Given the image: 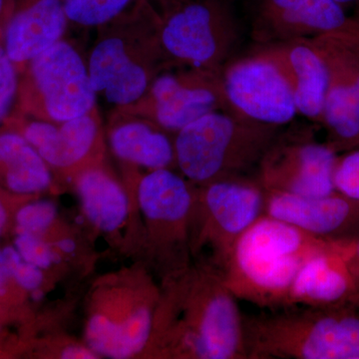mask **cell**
Instances as JSON below:
<instances>
[{"instance_id":"1","label":"cell","mask_w":359,"mask_h":359,"mask_svg":"<svg viewBox=\"0 0 359 359\" xmlns=\"http://www.w3.org/2000/svg\"><path fill=\"white\" fill-rule=\"evenodd\" d=\"M156 314L160 353L174 358L248 359L244 314L211 264L174 273Z\"/></svg>"},{"instance_id":"2","label":"cell","mask_w":359,"mask_h":359,"mask_svg":"<svg viewBox=\"0 0 359 359\" xmlns=\"http://www.w3.org/2000/svg\"><path fill=\"white\" fill-rule=\"evenodd\" d=\"M340 243L264 214L238 241L221 275L238 299L269 311L285 309L302 266Z\"/></svg>"},{"instance_id":"3","label":"cell","mask_w":359,"mask_h":359,"mask_svg":"<svg viewBox=\"0 0 359 359\" xmlns=\"http://www.w3.org/2000/svg\"><path fill=\"white\" fill-rule=\"evenodd\" d=\"M248 359H359V306H292L245 316Z\"/></svg>"},{"instance_id":"4","label":"cell","mask_w":359,"mask_h":359,"mask_svg":"<svg viewBox=\"0 0 359 359\" xmlns=\"http://www.w3.org/2000/svg\"><path fill=\"white\" fill-rule=\"evenodd\" d=\"M280 133V127L250 121L229 111H214L176 134V165L195 185L248 175L257 171Z\"/></svg>"},{"instance_id":"5","label":"cell","mask_w":359,"mask_h":359,"mask_svg":"<svg viewBox=\"0 0 359 359\" xmlns=\"http://www.w3.org/2000/svg\"><path fill=\"white\" fill-rule=\"evenodd\" d=\"M195 189L192 221L194 252L209 254V262L224 271L241 237L264 214L266 190L250 175L226 177Z\"/></svg>"},{"instance_id":"6","label":"cell","mask_w":359,"mask_h":359,"mask_svg":"<svg viewBox=\"0 0 359 359\" xmlns=\"http://www.w3.org/2000/svg\"><path fill=\"white\" fill-rule=\"evenodd\" d=\"M240 34L224 0H166L159 44L174 60L221 72L231 60Z\"/></svg>"},{"instance_id":"7","label":"cell","mask_w":359,"mask_h":359,"mask_svg":"<svg viewBox=\"0 0 359 359\" xmlns=\"http://www.w3.org/2000/svg\"><path fill=\"white\" fill-rule=\"evenodd\" d=\"M221 82L226 110L240 117L282 128L297 115L289 79L259 45L249 55L231 58L221 71Z\"/></svg>"},{"instance_id":"8","label":"cell","mask_w":359,"mask_h":359,"mask_svg":"<svg viewBox=\"0 0 359 359\" xmlns=\"http://www.w3.org/2000/svg\"><path fill=\"white\" fill-rule=\"evenodd\" d=\"M327 61L330 85L320 124L337 153L359 147V25L314 37Z\"/></svg>"},{"instance_id":"9","label":"cell","mask_w":359,"mask_h":359,"mask_svg":"<svg viewBox=\"0 0 359 359\" xmlns=\"http://www.w3.org/2000/svg\"><path fill=\"white\" fill-rule=\"evenodd\" d=\"M337 157L330 144L311 133H280L259 162L256 178L266 190L321 197L335 191Z\"/></svg>"},{"instance_id":"10","label":"cell","mask_w":359,"mask_h":359,"mask_svg":"<svg viewBox=\"0 0 359 359\" xmlns=\"http://www.w3.org/2000/svg\"><path fill=\"white\" fill-rule=\"evenodd\" d=\"M195 189L171 169L153 170L142 178L138 202L152 226L161 259L177 261L187 256L192 226Z\"/></svg>"},{"instance_id":"11","label":"cell","mask_w":359,"mask_h":359,"mask_svg":"<svg viewBox=\"0 0 359 359\" xmlns=\"http://www.w3.org/2000/svg\"><path fill=\"white\" fill-rule=\"evenodd\" d=\"M250 36L257 45L314 39L359 25L334 0H254Z\"/></svg>"},{"instance_id":"12","label":"cell","mask_w":359,"mask_h":359,"mask_svg":"<svg viewBox=\"0 0 359 359\" xmlns=\"http://www.w3.org/2000/svg\"><path fill=\"white\" fill-rule=\"evenodd\" d=\"M32 73L45 110L54 121L74 119L93 109L96 92L88 67L70 44L60 40L33 59Z\"/></svg>"},{"instance_id":"13","label":"cell","mask_w":359,"mask_h":359,"mask_svg":"<svg viewBox=\"0 0 359 359\" xmlns=\"http://www.w3.org/2000/svg\"><path fill=\"white\" fill-rule=\"evenodd\" d=\"M150 111L156 124L178 133L208 113L226 110L221 72L197 69L186 74L159 75L150 90Z\"/></svg>"},{"instance_id":"14","label":"cell","mask_w":359,"mask_h":359,"mask_svg":"<svg viewBox=\"0 0 359 359\" xmlns=\"http://www.w3.org/2000/svg\"><path fill=\"white\" fill-rule=\"evenodd\" d=\"M264 190L266 216L334 242H349L359 233V202L337 191L321 197H304Z\"/></svg>"},{"instance_id":"15","label":"cell","mask_w":359,"mask_h":359,"mask_svg":"<svg viewBox=\"0 0 359 359\" xmlns=\"http://www.w3.org/2000/svg\"><path fill=\"white\" fill-rule=\"evenodd\" d=\"M278 61L294 92L297 114L321 123L330 72L327 61L313 39L259 45Z\"/></svg>"},{"instance_id":"16","label":"cell","mask_w":359,"mask_h":359,"mask_svg":"<svg viewBox=\"0 0 359 359\" xmlns=\"http://www.w3.org/2000/svg\"><path fill=\"white\" fill-rule=\"evenodd\" d=\"M348 244L349 242L340 243L306 262L290 287L287 308L354 304L355 283L346 263Z\"/></svg>"},{"instance_id":"17","label":"cell","mask_w":359,"mask_h":359,"mask_svg":"<svg viewBox=\"0 0 359 359\" xmlns=\"http://www.w3.org/2000/svg\"><path fill=\"white\" fill-rule=\"evenodd\" d=\"M156 292L149 294L136 309L119 318L105 313H95L87 323L86 341L97 355L129 358L140 353L154 334Z\"/></svg>"},{"instance_id":"18","label":"cell","mask_w":359,"mask_h":359,"mask_svg":"<svg viewBox=\"0 0 359 359\" xmlns=\"http://www.w3.org/2000/svg\"><path fill=\"white\" fill-rule=\"evenodd\" d=\"M90 81L96 93L110 103L129 105L139 100L149 87V74L130 57L121 39L110 37L96 45L90 56Z\"/></svg>"},{"instance_id":"19","label":"cell","mask_w":359,"mask_h":359,"mask_svg":"<svg viewBox=\"0 0 359 359\" xmlns=\"http://www.w3.org/2000/svg\"><path fill=\"white\" fill-rule=\"evenodd\" d=\"M67 20L63 0H35L7 26V55L13 63L33 60L60 41Z\"/></svg>"},{"instance_id":"20","label":"cell","mask_w":359,"mask_h":359,"mask_svg":"<svg viewBox=\"0 0 359 359\" xmlns=\"http://www.w3.org/2000/svg\"><path fill=\"white\" fill-rule=\"evenodd\" d=\"M60 123L57 126L48 122H32L23 136L47 164L67 168L88 154L95 143L98 126L90 113Z\"/></svg>"},{"instance_id":"21","label":"cell","mask_w":359,"mask_h":359,"mask_svg":"<svg viewBox=\"0 0 359 359\" xmlns=\"http://www.w3.org/2000/svg\"><path fill=\"white\" fill-rule=\"evenodd\" d=\"M78 195L90 223L105 233L121 228L129 212L122 187L102 170L82 172L76 182Z\"/></svg>"},{"instance_id":"22","label":"cell","mask_w":359,"mask_h":359,"mask_svg":"<svg viewBox=\"0 0 359 359\" xmlns=\"http://www.w3.org/2000/svg\"><path fill=\"white\" fill-rule=\"evenodd\" d=\"M160 127L130 122L113 130L111 147L120 159L151 170L170 169L176 164L174 142Z\"/></svg>"},{"instance_id":"23","label":"cell","mask_w":359,"mask_h":359,"mask_svg":"<svg viewBox=\"0 0 359 359\" xmlns=\"http://www.w3.org/2000/svg\"><path fill=\"white\" fill-rule=\"evenodd\" d=\"M0 165L6 169V185L14 193H39L50 186L47 163L20 134L0 135Z\"/></svg>"},{"instance_id":"24","label":"cell","mask_w":359,"mask_h":359,"mask_svg":"<svg viewBox=\"0 0 359 359\" xmlns=\"http://www.w3.org/2000/svg\"><path fill=\"white\" fill-rule=\"evenodd\" d=\"M132 0H63L68 20L84 26L107 23L126 8Z\"/></svg>"},{"instance_id":"25","label":"cell","mask_w":359,"mask_h":359,"mask_svg":"<svg viewBox=\"0 0 359 359\" xmlns=\"http://www.w3.org/2000/svg\"><path fill=\"white\" fill-rule=\"evenodd\" d=\"M57 216V208L50 201H35L21 207L16 214L18 231L41 236Z\"/></svg>"},{"instance_id":"26","label":"cell","mask_w":359,"mask_h":359,"mask_svg":"<svg viewBox=\"0 0 359 359\" xmlns=\"http://www.w3.org/2000/svg\"><path fill=\"white\" fill-rule=\"evenodd\" d=\"M337 192L359 202V147L339 155L334 172Z\"/></svg>"},{"instance_id":"27","label":"cell","mask_w":359,"mask_h":359,"mask_svg":"<svg viewBox=\"0 0 359 359\" xmlns=\"http://www.w3.org/2000/svg\"><path fill=\"white\" fill-rule=\"evenodd\" d=\"M14 248L25 261L41 269L50 268L59 259L58 255L42 240L41 236L18 231Z\"/></svg>"},{"instance_id":"28","label":"cell","mask_w":359,"mask_h":359,"mask_svg":"<svg viewBox=\"0 0 359 359\" xmlns=\"http://www.w3.org/2000/svg\"><path fill=\"white\" fill-rule=\"evenodd\" d=\"M2 252L11 278H13L20 287L33 292L41 287L43 269L25 261L14 247L4 248Z\"/></svg>"},{"instance_id":"29","label":"cell","mask_w":359,"mask_h":359,"mask_svg":"<svg viewBox=\"0 0 359 359\" xmlns=\"http://www.w3.org/2000/svg\"><path fill=\"white\" fill-rule=\"evenodd\" d=\"M18 90L14 63L0 45V122L6 117Z\"/></svg>"},{"instance_id":"30","label":"cell","mask_w":359,"mask_h":359,"mask_svg":"<svg viewBox=\"0 0 359 359\" xmlns=\"http://www.w3.org/2000/svg\"><path fill=\"white\" fill-rule=\"evenodd\" d=\"M346 263L355 283L356 299L354 304L359 306V233L349 242L346 250Z\"/></svg>"},{"instance_id":"31","label":"cell","mask_w":359,"mask_h":359,"mask_svg":"<svg viewBox=\"0 0 359 359\" xmlns=\"http://www.w3.org/2000/svg\"><path fill=\"white\" fill-rule=\"evenodd\" d=\"M61 358L67 359L96 358L97 354L90 347L71 346L66 347L61 353Z\"/></svg>"},{"instance_id":"32","label":"cell","mask_w":359,"mask_h":359,"mask_svg":"<svg viewBox=\"0 0 359 359\" xmlns=\"http://www.w3.org/2000/svg\"><path fill=\"white\" fill-rule=\"evenodd\" d=\"M9 278H11V276H9L8 269H7L6 261H4V252H2V250H0V295L6 292Z\"/></svg>"},{"instance_id":"33","label":"cell","mask_w":359,"mask_h":359,"mask_svg":"<svg viewBox=\"0 0 359 359\" xmlns=\"http://www.w3.org/2000/svg\"><path fill=\"white\" fill-rule=\"evenodd\" d=\"M56 247L65 254H71L76 250V244L72 238H61L56 243Z\"/></svg>"},{"instance_id":"34","label":"cell","mask_w":359,"mask_h":359,"mask_svg":"<svg viewBox=\"0 0 359 359\" xmlns=\"http://www.w3.org/2000/svg\"><path fill=\"white\" fill-rule=\"evenodd\" d=\"M7 222V212L6 208H4V204H2L1 201H0V235H1L2 231L4 230V226H6Z\"/></svg>"},{"instance_id":"35","label":"cell","mask_w":359,"mask_h":359,"mask_svg":"<svg viewBox=\"0 0 359 359\" xmlns=\"http://www.w3.org/2000/svg\"><path fill=\"white\" fill-rule=\"evenodd\" d=\"M32 297L34 301H40V299H42V297H43V292L39 289L33 290V292H32Z\"/></svg>"},{"instance_id":"36","label":"cell","mask_w":359,"mask_h":359,"mask_svg":"<svg viewBox=\"0 0 359 359\" xmlns=\"http://www.w3.org/2000/svg\"><path fill=\"white\" fill-rule=\"evenodd\" d=\"M337 4H339L340 6H351V4H359V0H334Z\"/></svg>"},{"instance_id":"37","label":"cell","mask_w":359,"mask_h":359,"mask_svg":"<svg viewBox=\"0 0 359 359\" xmlns=\"http://www.w3.org/2000/svg\"><path fill=\"white\" fill-rule=\"evenodd\" d=\"M4 0H0V13H1L2 8H4Z\"/></svg>"}]
</instances>
